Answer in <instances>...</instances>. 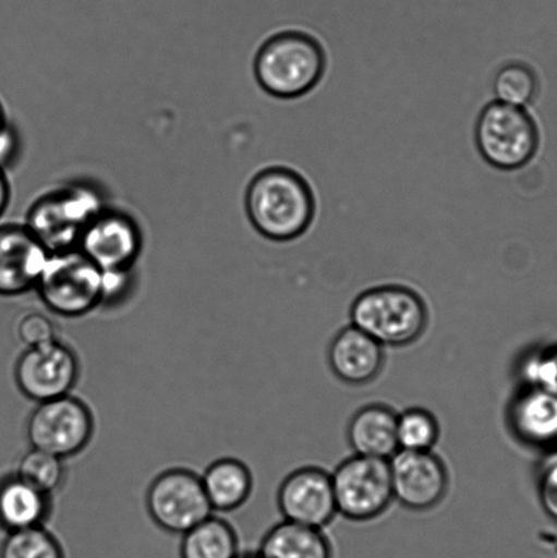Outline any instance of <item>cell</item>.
<instances>
[{"instance_id":"cell-2","label":"cell","mask_w":557,"mask_h":558,"mask_svg":"<svg viewBox=\"0 0 557 558\" xmlns=\"http://www.w3.org/2000/svg\"><path fill=\"white\" fill-rule=\"evenodd\" d=\"M326 52L310 33L286 31L267 38L254 60V74L267 95L294 100L308 95L326 73Z\"/></svg>"},{"instance_id":"cell-27","label":"cell","mask_w":557,"mask_h":558,"mask_svg":"<svg viewBox=\"0 0 557 558\" xmlns=\"http://www.w3.org/2000/svg\"><path fill=\"white\" fill-rule=\"evenodd\" d=\"M16 336L26 348H36L58 339V330L51 317L32 311L20 317Z\"/></svg>"},{"instance_id":"cell-6","label":"cell","mask_w":557,"mask_h":558,"mask_svg":"<svg viewBox=\"0 0 557 558\" xmlns=\"http://www.w3.org/2000/svg\"><path fill=\"white\" fill-rule=\"evenodd\" d=\"M102 270L78 248L49 254L36 292L52 314L81 317L101 305Z\"/></svg>"},{"instance_id":"cell-15","label":"cell","mask_w":557,"mask_h":558,"mask_svg":"<svg viewBox=\"0 0 557 558\" xmlns=\"http://www.w3.org/2000/svg\"><path fill=\"white\" fill-rule=\"evenodd\" d=\"M385 348L358 327L348 326L332 339L327 352L330 368L349 386H364L380 375Z\"/></svg>"},{"instance_id":"cell-29","label":"cell","mask_w":557,"mask_h":558,"mask_svg":"<svg viewBox=\"0 0 557 558\" xmlns=\"http://www.w3.org/2000/svg\"><path fill=\"white\" fill-rule=\"evenodd\" d=\"M538 497L545 512L557 522V458L545 464L540 473Z\"/></svg>"},{"instance_id":"cell-9","label":"cell","mask_w":557,"mask_h":558,"mask_svg":"<svg viewBox=\"0 0 557 558\" xmlns=\"http://www.w3.org/2000/svg\"><path fill=\"white\" fill-rule=\"evenodd\" d=\"M146 507L153 522L172 534H184L213 515L201 475L187 469H169L147 489Z\"/></svg>"},{"instance_id":"cell-7","label":"cell","mask_w":557,"mask_h":558,"mask_svg":"<svg viewBox=\"0 0 557 558\" xmlns=\"http://www.w3.org/2000/svg\"><path fill=\"white\" fill-rule=\"evenodd\" d=\"M331 481L338 515L348 521H374L395 501L386 459L353 456L338 464Z\"/></svg>"},{"instance_id":"cell-4","label":"cell","mask_w":557,"mask_h":558,"mask_svg":"<svg viewBox=\"0 0 557 558\" xmlns=\"http://www.w3.org/2000/svg\"><path fill=\"white\" fill-rule=\"evenodd\" d=\"M106 207L95 185H62L35 201L25 226L49 254L63 253L78 248L87 226Z\"/></svg>"},{"instance_id":"cell-18","label":"cell","mask_w":557,"mask_h":558,"mask_svg":"<svg viewBox=\"0 0 557 558\" xmlns=\"http://www.w3.org/2000/svg\"><path fill=\"white\" fill-rule=\"evenodd\" d=\"M51 496L43 494L20 475L0 485V524L11 532L40 527L52 510Z\"/></svg>"},{"instance_id":"cell-19","label":"cell","mask_w":557,"mask_h":558,"mask_svg":"<svg viewBox=\"0 0 557 558\" xmlns=\"http://www.w3.org/2000/svg\"><path fill=\"white\" fill-rule=\"evenodd\" d=\"M201 478L213 511L238 510L253 494V474L239 459H218L205 470Z\"/></svg>"},{"instance_id":"cell-12","label":"cell","mask_w":557,"mask_h":558,"mask_svg":"<svg viewBox=\"0 0 557 558\" xmlns=\"http://www.w3.org/2000/svg\"><path fill=\"white\" fill-rule=\"evenodd\" d=\"M78 250L102 271L131 270L142 250L141 228L128 213L107 206L87 226Z\"/></svg>"},{"instance_id":"cell-22","label":"cell","mask_w":557,"mask_h":558,"mask_svg":"<svg viewBox=\"0 0 557 558\" xmlns=\"http://www.w3.org/2000/svg\"><path fill=\"white\" fill-rule=\"evenodd\" d=\"M538 92L537 73L526 63L505 64L495 75L494 93L498 101L526 108L536 101Z\"/></svg>"},{"instance_id":"cell-30","label":"cell","mask_w":557,"mask_h":558,"mask_svg":"<svg viewBox=\"0 0 557 558\" xmlns=\"http://www.w3.org/2000/svg\"><path fill=\"white\" fill-rule=\"evenodd\" d=\"M11 189L4 169L0 168V217L4 215L10 204Z\"/></svg>"},{"instance_id":"cell-28","label":"cell","mask_w":557,"mask_h":558,"mask_svg":"<svg viewBox=\"0 0 557 558\" xmlns=\"http://www.w3.org/2000/svg\"><path fill=\"white\" fill-rule=\"evenodd\" d=\"M131 284V270L102 271L101 305H118L128 298Z\"/></svg>"},{"instance_id":"cell-3","label":"cell","mask_w":557,"mask_h":558,"mask_svg":"<svg viewBox=\"0 0 557 558\" xmlns=\"http://www.w3.org/2000/svg\"><path fill=\"white\" fill-rule=\"evenodd\" d=\"M351 320L382 347L401 348L419 341L427 330L428 308L413 289L382 284L358 295Z\"/></svg>"},{"instance_id":"cell-8","label":"cell","mask_w":557,"mask_h":558,"mask_svg":"<svg viewBox=\"0 0 557 558\" xmlns=\"http://www.w3.org/2000/svg\"><path fill=\"white\" fill-rule=\"evenodd\" d=\"M32 448L69 459L85 450L95 435L89 407L73 396L37 403L26 424Z\"/></svg>"},{"instance_id":"cell-21","label":"cell","mask_w":557,"mask_h":558,"mask_svg":"<svg viewBox=\"0 0 557 558\" xmlns=\"http://www.w3.org/2000/svg\"><path fill=\"white\" fill-rule=\"evenodd\" d=\"M182 558H239V539L223 519L210 517L183 534Z\"/></svg>"},{"instance_id":"cell-1","label":"cell","mask_w":557,"mask_h":558,"mask_svg":"<svg viewBox=\"0 0 557 558\" xmlns=\"http://www.w3.org/2000/svg\"><path fill=\"white\" fill-rule=\"evenodd\" d=\"M251 226L267 240L293 242L313 226L316 201L307 179L288 167H269L255 174L245 191Z\"/></svg>"},{"instance_id":"cell-13","label":"cell","mask_w":557,"mask_h":558,"mask_svg":"<svg viewBox=\"0 0 557 558\" xmlns=\"http://www.w3.org/2000/svg\"><path fill=\"white\" fill-rule=\"evenodd\" d=\"M283 521L324 529L338 515L331 474L318 468L294 470L278 489Z\"/></svg>"},{"instance_id":"cell-16","label":"cell","mask_w":557,"mask_h":558,"mask_svg":"<svg viewBox=\"0 0 557 558\" xmlns=\"http://www.w3.org/2000/svg\"><path fill=\"white\" fill-rule=\"evenodd\" d=\"M509 421L518 439L536 448L557 446V396L525 387L509 409Z\"/></svg>"},{"instance_id":"cell-23","label":"cell","mask_w":557,"mask_h":558,"mask_svg":"<svg viewBox=\"0 0 557 558\" xmlns=\"http://www.w3.org/2000/svg\"><path fill=\"white\" fill-rule=\"evenodd\" d=\"M439 436L438 420L428 410L412 408L398 414L397 440L400 450L433 451Z\"/></svg>"},{"instance_id":"cell-26","label":"cell","mask_w":557,"mask_h":558,"mask_svg":"<svg viewBox=\"0 0 557 558\" xmlns=\"http://www.w3.org/2000/svg\"><path fill=\"white\" fill-rule=\"evenodd\" d=\"M526 387L557 396V347L529 354L521 366Z\"/></svg>"},{"instance_id":"cell-10","label":"cell","mask_w":557,"mask_h":558,"mask_svg":"<svg viewBox=\"0 0 557 558\" xmlns=\"http://www.w3.org/2000/svg\"><path fill=\"white\" fill-rule=\"evenodd\" d=\"M80 372L74 350L55 339L41 347L26 348L16 361L15 381L26 398L41 403L70 396Z\"/></svg>"},{"instance_id":"cell-25","label":"cell","mask_w":557,"mask_h":558,"mask_svg":"<svg viewBox=\"0 0 557 558\" xmlns=\"http://www.w3.org/2000/svg\"><path fill=\"white\" fill-rule=\"evenodd\" d=\"M0 558H63L58 539L43 526L11 532Z\"/></svg>"},{"instance_id":"cell-24","label":"cell","mask_w":557,"mask_h":558,"mask_svg":"<svg viewBox=\"0 0 557 558\" xmlns=\"http://www.w3.org/2000/svg\"><path fill=\"white\" fill-rule=\"evenodd\" d=\"M16 475L43 494L52 496L64 484V459L31 448V451L22 457Z\"/></svg>"},{"instance_id":"cell-14","label":"cell","mask_w":557,"mask_h":558,"mask_svg":"<svg viewBox=\"0 0 557 558\" xmlns=\"http://www.w3.org/2000/svg\"><path fill=\"white\" fill-rule=\"evenodd\" d=\"M48 256L25 223L0 227V295L14 298L35 290Z\"/></svg>"},{"instance_id":"cell-5","label":"cell","mask_w":557,"mask_h":558,"mask_svg":"<svg viewBox=\"0 0 557 558\" xmlns=\"http://www.w3.org/2000/svg\"><path fill=\"white\" fill-rule=\"evenodd\" d=\"M484 161L499 171H517L536 157L540 130L526 108L489 102L480 113L474 131Z\"/></svg>"},{"instance_id":"cell-32","label":"cell","mask_w":557,"mask_h":558,"mask_svg":"<svg viewBox=\"0 0 557 558\" xmlns=\"http://www.w3.org/2000/svg\"><path fill=\"white\" fill-rule=\"evenodd\" d=\"M247 558H259V557H258V556H256V557H247Z\"/></svg>"},{"instance_id":"cell-31","label":"cell","mask_w":557,"mask_h":558,"mask_svg":"<svg viewBox=\"0 0 557 558\" xmlns=\"http://www.w3.org/2000/svg\"><path fill=\"white\" fill-rule=\"evenodd\" d=\"M11 129L13 128H11V124L9 122L8 113H5L3 104L2 101H0V140H2L3 136L8 134Z\"/></svg>"},{"instance_id":"cell-17","label":"cell","mask_w":557,"mask_h":558,"mask_svg":"<svg viewBox=\"0 0 557 558\" xmlns=\"http://www.w3.org/2000/svg\"><path fill=\"white\" fill-rule=\"evenodd\" d=\"M398 414L386 404H368L354 413L348 425V441L354 456L390 461L400 450L397 440Z\"/></svg>"},{"instance_id":"cell-20","label":"cell","mask_w":557,"mask_h":558,"mask_svg":"<svg viewBox=\"0 0 557 558\" xmlns=\"http://www.w3.org/2000/svg\"><path fill=\"white\" fill-rule=\"evenodd\" d=\"M258 557L332 558V549L322 530L283 521L265 535Z\"/></svg>"},{"instance_id":"cell-11","label":"cell","mask_w":557,"mask_h":558,"mask_svg":"<svg viewBox=\"0 0 557 558\" xmlns=\"http://www.w3.org/2000/svg\"><path fill=\"white\" fill-rule=\"evenodd\" d=\"M392 494L407 510H433L445 500L450 477L446 464L433 451L398 450L390 459Z\"/></svg>"}]
</instances>
